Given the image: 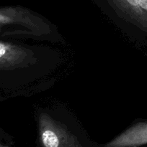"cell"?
Wrapping results in <instances>:
<instances>
[{"mask_svg":"<svg viewBox=\"0 0 147 147\" xmlns=\"http://www.w3.org/2000/svg\"><path fill=\"white\" fill-rule=\"evenodd\" d=\"M8 27L15 37L59 42L57 27L46 17L20 6L0 7V30Z\"/></svg>","mask_w":147,"mask_h":147,"instance_id":"3","label":"cell"},{"mask_svg":"<svg viewBox=\"0 0 147 147\" xmlns=\"http://www.w3.org/2000/svg\"><path fill=\"white\" fill-rule=\"evenodd\" d=\"M111 20L121 29L147 34V0H105Z\"/></svg>","mask_w":147,"mask_h":147,"instance_id":"4","label":"cell"},{"mask_svg":"<svg viewBox=\"0 0 147 147\" xmlns=\"http://www.w3.org/2000/svg\"><path fill=\"white\" fill-rule=\"evenodd\" d=\"M147 144V122L131 125L120 134L98 147H138Z\"/></svg>","mask_w":147,"mask_h":147,"instance_id":"5","label":"cell"},{"mask_svg":"<svg viewBox=\"0 0 147 147\" xmlns=\"http://www.w3.org/2000/svg\"><path fill=\"white\" fill-rule=\"evenodd\" d=\"M35 121L37 147H98L66 109H40Z\"/></svg>","mask_w":147,"mask_h":147,"instance_id":"2","label":"cell"},{"mask_svg":"<svg viewBox=\"0 0 147 147\" xmlns=\"http://www.w3.org/2000/svg\"><path fill=\"white\" fill-rule=\"evenodd\" d=\"M0 147H10V146H7V145L1 143V142H0Z\"/></svg>","mask_w":147,"mask_h":147,"instance_id":"6","label":"cell"},{"mask_svg":"<svg viewBox=\"0 0 147 147\" xmlns=\"http://www.w3.org/2000/svg\"><path fill=\"white\" fill-rule=\"evenodd\" d=\"M61 63L56 50L0 40V72H17L33 83L51 73Z\"/></svg>","mask_w":147,"mask_h":147,"instance_id":"1","label":"cell"}]
</instances>
